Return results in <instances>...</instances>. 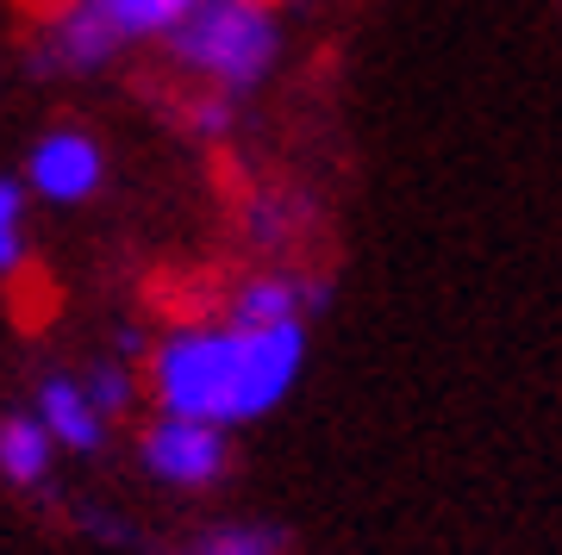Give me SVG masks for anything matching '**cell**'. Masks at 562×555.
Segmentation results:
<instances>
[{
    "mask_svg": "<svg viewBox=\"0 0 562 555\" xmlns=\"http://www.w3.org/2000/svg\"><path fill=\"white\" fill-rule=\"evenodd\" d=\"M306 362V325H176L162 343H150V394L162 412L206 418V424H244L276 412L294 394Z\"/></svg>",
    "mask_w": 562,
    "mask_h": 555,
    "instance_id": "1",
    "label": "cell"
},
{
    "mask_svg": "<svg viewBox=\"0 0 562 555\" xmlns=\"http://www.w3.org/2000/svg\"><path fill=\"white\" fill-rule=\"evenodd\" d=\"M281 25L269 0H201L169 32V57L188 76L213 81V94H244L276 69Z\"/></svg>",
    "mask_w": 562,
    "mask_h": 555,
    "instance_id": "2",
    "label": "cell"
},
{
    "mask_svg": "<svg viewBox=\"0 0 562 555\" xmlns=\"http://www.w3.org/2000/svg\"><path fill=\"white\" fill-rule=\"evenodd\" d=\"M138 456L162 487H213L225 475V462H232V443H225V424L162 412L144 424Z\"/></svg>",
    "mask_w": 562,
    "mask_h": 555,
    "instance_id": "3",
    "label": "cell"
},
{
    "mask_svg": "<svg viewBox=\"0 0 562 555\" xmlns=\"http://www.w3.org/2000/svg\"><path fill=\"white\" fill-rule=\"evenodd\" d=\"M25 181H32L50 206H81V200L101 194L106 157H101V144L88 138V132L57 125V132H44V138L32 144V157H25Z\"/></svg>",
    "mask_w": 562,
    "mask_h": 555,
    "instance_id": "4",
    "label": "cell"
},
{
    "mask_svg": "<svg viewBox=\"0 0 562 555\" xmlns=\"http://www.w3.org/2000/svg\"><path fill=\"white\" fill-rule=\"evenodd\" d=\"M331 287L325 281H301V275H250L232 287V306H225V325H238V331H269V325H301L306 313H319Z\"/></svg>",
    "mask_w": 562,
    "mask_h": 555,
    "instance_id": "5",
    "label": "cell"
},
{
    "mask_svg": "<svg viewBox=\"0 0 562 555\" xmlns=\"http://www.w3.org/2000/svg\"><path fill=\"white\" fill-rule=\"evenodd\" d=\"M113 50H120V32L88 0H63L57 13H50V25H44L38 63H50V69H101Z\"/></svg>",
    "mask_w": 562,
    "mask_h": 555,
    "instance_id": "6",
    "label": "cell"
},
{
    "mask_svg": "<svg viewBox=\"0 0 562 555\" xmlns=\"http://www.w3.org/2000/svg\"><path fill=\"white\" fill-rule=\"evenodd\" d=\"M38 418H44V431L57 437V450H94L106 431V418L101 406L88 399V387L69 375H50L38 387Z\"/></svg>",
    "mask_w": 562,
    "mask_h": 555,
    "instance_id": "7",
    "label": "cell"
},
{
    "mask_svg": "<svg viewBox=\"0 0 562 555\" xmlns=\"http://www.w3.org/2000/svg\"><path fill=\"white\" fill-rule=\"evenodd\" d=\"M50 450H57V437L44 431L38 412L0 418V475L13 480V487H38L44 468H50Z\"/></svg>",
    "mask_w": 562,
    "mask_h": 555,
    "instance_id": "8",
    "label": "cell"
},
{
    "mask_svg": "<svg viewBox=\"0 0 562 555\" xmlns=\"http://www.w3.org/2000/svg\"><path fill=\"white\" fill-rule=\"evenodd\" d=\"M88 7L120 32V44H138V38H169L201 0H88Z\"/></svg>",
    "mask_w": 562,
    "mask_h": 555,
    "instance_id": "9",
    "label": "cell"
},
{
    "mask_svg": "<svg viewBox=\"0 0 562 555\" xmlns=\"http://www.w3.org/2000/svg\"><path fill=\"white\" fill-rule=\"evenodd\" d=\"M181 555H281V536L262 524H220V531L194 536Z\"/></svg>",
    "mask_w": 562,
    "mask_h": 555,
    "instance_id": "10",
    "label": "cell"
},
{
    "mask_svg": "<svg viewBox=\"0 0 562 555\" xmlns=\"http://www.w3.org/2000/svg\"><path fill=\"white\" fill-rule=\"evenodd\" d=\"M25 257V181L0 175V275H13Z\"/></svg>",
    "mask_w": 562,
    "mask_h": 555,
    "instance_id": "11",
    "label": "cell"
},
{
    "mask_svg": "<svg viewBox=\"0 0 562 555\" xmlns=\"http://www.w3.org/2000/svg\"><path fill=\"white\" fill-rule=\"evenodd\" d=\"M81 387H88V399L101 406V418H120L125 406H132V394H138L125 362H101V369H88V381H81Z\"/></svg>",
    "mask_w": 562,
    "mask_h": 555,
    "instance_id": "12",
    "label": "cell"
},
{
    "mask_svg": "<svg viewBox=\"0 0 562 555\" xmlns=\"http://www.w3.org/2000/svg\"><path fill=\"white\" fill-rule=\"evenodd\" d=\"M225 125H232V94H206V100H194V132L220 138Z\"/></svg>",
    "mask_w": 562,
    "mask_h": 555,
    "instance_id": "13",
    "label": "cell"
}]
</instances>
